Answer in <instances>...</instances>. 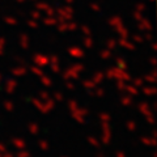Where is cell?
Segmentation results:
<instances>
[{
	"mask_svg": "<svg viewBox=\"0 0 157 157\" xmlns=\"http://www.w3.org/2000/svg\"><path fill=\"white\" fill-rule=\"evenodd\" d=\"M2 157H14L12 153H8V152H4V153H2Z\"/></svg>",
	"mask_w": 157,
	"mask_h": 157,
	"instance_id": "cell-38",
	"label": "cell"
},
{
	"mask_svg": "<svg viewBox=\"0 0 157 157\" xmlns=\"http://www.w3.org/2000/svg\"><path fill=\"white\" fill-rule=\"evenodd\" d=\"M16 157H30V152L25 151V148L24 149H18V153Z\"/></svg>",
	"mask_w": 157,
	"mask_h": 157,
	"instance_id": "cell-24",
	"label": "cell"
},
{
	"mask_svg": "<svg viewBox=\"0 0 157 157\" xmlns=\"http://www.w3.org/2000/svg\"><path fill=\"white\" fill-rule=\"evenodd\" d=\"M0 157H2V153H0Z\"/></svg>",
	"mask_w": 157,
	"mask_h": 157,
	"instance_id": "cell-41",
	"label": "cell"
},
{
	"mask_svg": "<svg viewBox=\"0 0 157 157\" xmlns=\"http://www.w3.org/2000/svg\"><path fill=\"white\" fill-rule=\"evenodd\" d=\"M4 109H6L7 111H12V110L14 109L13 102H11V101H6V102H4Z\"/></svg>",
	"mask_w": 157,
	"mask_h": 157,
	"instance_id": "cell-26",
	"label": "cell"
},
{
	"mask_svg": "<svg viewBox=\"0 0 157 157\" xmlns=\"http://www.w3.org/2000/svg\"><path fill=\"white\" fill-rule=\"evenodd\" d=\"M54 100H55V101H59V102H60V101H63V100H64V96H63V94H62V93H60V92H56V93H55V94H54Z\"/></svg>",
	"mask_w": 157,
	"mask_h": 157,
	"instance_id": "cell-33",
	"label": "cell"
},
{
	"mask_svg": "<svg viewBox=\"0 0 157 157\" xmlns=\"http://www.w3.org/2000/svg\"><path fill=\"white\" fill-rule=\"evenodd\" d=\"M17 88V81L16 80H13V78H11V80H8L7 81V84H6V92L7 93H13L14 92V89Z\"/></svg>",
	"mask_w": 157,
	"mask_h": 157,
	"instance_id": "cell-7",
	"label": "cell"
},
{
	"mask_svg": "<svg viewBox=\"0 0 157 157\" xmlns=\"http://www.w3.org/2000/svg\"><path fill=\"white\" fill-rule=\"evenodd\" d=\"M102 143L104 144H109L111 140V130H110V124L109 122H102Z\"/></svg>",
	"mask_w": 157,
	"mask_h": 157,
	"instance_id": "cell-3",
	"label": "cell"
},
{
	"mask_svg": "<svg viewBox=\"0 0 157 157\" xmlns=\"http://www.w3.org/2000/svg\"><path fill=\"white\" fill-rule=\"evenodd\" d=\"M54 107H55V100H51V98H48V100H46L45 102H43V107L41 113L42 114H48Z\"/></svg>",
	"mask_w": 157,
	"mask_h": 157,
	"instance_id": "cell-5",
	"label": "cell"
},
{
	"mask_svg": "<svg viewBox=\"0 0 157 157\" xmlns=\"http://www.w3.org/2000/svg\"><path fill=\"white\" fill-rule=\"evenodd\" d=\"M52 66H51V70L54 73H59L60 72V70H59V66H58V59L56 58H52Z\"/></svg>",
	"mask_w": 157,
	"mask_h": 157,
	"instance_id": "cell-21",
	"label": "cell"
},
{
	"mask_svg": "<svg viewBox=\"0 0 157 157\" xmlns=\"http://www.w3.org/2000/svg\"><path fill=\"white\" fill-rule=\"evenodd\" d=\"M141 143L148 147H155V136L148 137V136H141Z\"/></svg>",
	"mask_w": 157,
	"mask_h": 157,
	"instance_id": "cell-10",
	"label": "cell"
},
{
	"mask_svg": "<svg viewBox=\"0 0 157 157\" xmlns=\"http://www.w3.org/2000/svg\"><path fill=\"white\" fill-rule=\"evenodd\" d=\"M88 141H89V144L92 147H94V148H100V141H98L94 136H88Z\"/></svg>",
	"mask_w": 157,
	"mask_h": 157,
	"instance_id": "cell-20",
	"label": "cell"
},
{
	"mask_svg": "<svg viewBox=\"0 0 157 157\" xmlns=\"http://www.w3.org/2000/svg\"><path fill=\"white\" fill-rule=\"evenodd\" d=\"M29 132H30L32 135H38V132H39V126L37 123H30L29 124Z\"/></svg>",
	"mask_w": 157,
	"mask_h": 157,
	"instance_id": "cell-13",
	"label": "cell"
},
{
	"mask_svg": "<svg viewBox=\"0 0 157 157\" xmlns=\"http://www.w3.org/2000/svg\"><path fill=\"white\" fill-rule=\"evenodd\" d=\"M84 70V67L82 66H75L70 68L68 71H66L64 73H63V78L64 80H70V78H77L78 76H80V72Z\"/></svg>",
	"mask_w": 157,
	"mask_h": 157,
	"instance_id": "cell-2",
	"label": "cell"
},
{
	"mask_svg": "<svg viewBox=\"0 0 157 157\" xmlns=\"http://www.w3.org/2000/svg\"><path fill=\"white\" fill-rule=\"evenodd\" d=\"M92 80L94 81V84H96V85H97V84H101V82L105 80V73H102V72H97V73H94V75H93V77H92Z\"/></svg>",
	"mask_w": 157,
	"mask_h": 157,
	"instance_id": "cell-9",
	"label": "cell"
},
{
	"mask_svg": "<svg viewBox=\"0 0 157 157\" xmlns=\"http://www.w3.org/2000/svg\"><path fill=\"white\" fill-rule=\"evenodd\" d=\"M117 157H126V155L123 153V152L119 151V152H117Z\"/></svg>",
	"mask_w": 157,
	"mask_h": 157,
	"instance_id": "cell-39",
	"label": "cell"
},
{
	"mask_svg": "<svg viewBox=\"0 0 157 157\" xmlns=\"http://www.w3.org/2000/svg\"><path fill=\"white\" fill-rule=\"evenodd\" d=\"M139 111L145 117V119H148V122L151 124H153V115H152V111L149 110V105L148 104H140L139 105Z\"/></svg>",
	"mask_w": 157,
	"mask_h": 157,
	"instance_id": "cell-4",
	"label": "cell"
},
{
	"mask_svg": "<svg viewBox=\"0 0 157 157\" xmlns=\"http://www.w3.org/2000/svg\"><path fill=\"white\" fill-rule=\"evenodd\" d=\"M126 127H127V130H128V131H135L136 130V123L134 121H128L126 123Z\"/></svg>",
	"mask_w": 157,
	"mask_h": 157,
	"instance_id": "cell-23",
	"label": "cell"
},
{
	"mask_svg": "<svg viewBox=\"0 0 157 157\" xmlns=\"http://www.w3.org/2000/svg\"><path fill=\"white\" fill-rule=\"evenodd\" d=\"M143 92H144V94H147V96H153L156 93V88L155 86H144Z\"/></svg>",
	"mask_w": 157,
	"mask_h": 157,
	"instance_id": "cell-19",
	"label": "cell"
},
{
	"mask_svg": "<svg viewBox=\"0 0 157 157\" xmlns=\"http://www.w3.org/2000/svg\"><path fill=\"white\" fill-rule=\"evenodd\" d=\"M100 119L102 122H110V115L107 114V113H102V114L100 115Z\"/></svg>",
	"mask_w": 157,
	"mask_h": 157,
	"instance_id": "cell-32",
	"label": "cell"
},
{
	"mask_svg": "<svg viewBox=\"0 0 157 157\" xmlns=\"http://www.w3.org/2000/svg\"><path fill=\"white\" fill-rule=\"evenodd\" d=\"M41 77V82L45 86H51L52 85V81H51V78L50 77H47V76H45V75H42V76H39Z\"/></svg>",
	"mask_w": 157,
	"mask_h": 157,
	"instance_id": "cell-18",
	"label": "cell"
},
{
	"mask_svg": "<svg viewBox=\"0 0 157 157\" xmlns=\"http://www.w3.org/2000/svg\"><path fill=\"white\" fill-rule=\"evenodd\" d=\"M124 86H126V81L123 80H117V88L119 90H124Z\"/></svg>",
	"mask_w": 157,
	"mask_h": 157,
	"instance_id": "cell-29",
	"label": "cell"
},
{
	"mask_svg": "<svg viewBox=\"0 0 157 157\" xmlns=\"http://www.w3.org/2000/svg\"><path fill=\"white\" fill-rule=\"evenodd\" d=\"M143 80L151 82V84H155V81H156V72H152L151 75H145L143 77Z\"/></svg>",
	"mask_w": 157,
	"mask_h": 157,
	"instance_id": "cell-16",
	"label": "cell"
},
{
	"mask_svg": "<svg viewBox=\"0 0 157 157\" xmlns=\"http://www.w3.org/2000/svg\"><path fill=\"white\" fill-rule=\"evenodd\" d=\"M34 62H36L38 66H46L48 63L47 58H45V56H36L34 58Z\"/></svg>",
	"mask_w": 157,
	"mask_h": 157,
	"instance_id": "cell-14",
	"label": "cell"
},
{
	"mask_svg": "<svg viewBox=\"0 0 157 157\" xmlns=\"http://www.w3.org/2000/svg\"><path fill=\"white\" fill-rule=\"evenodd\" d=\"M106 77L109 78H117V80H123V81H130L131 80V76L130 73H127L126 70H122V68H111V70H109L106 72Z\"/></svg>",
	"mask_w": 157,
	"mask_h": 157,
	"instance_id": "cell-1",
	"label": "cell"
},
{
	"mask_svg": "<svg viewBox=\"0 0 157 157\" xmlns=\"http://www.w3.org/2000/svg\"><path fill=\"white\" fill-rule=\"evenodd\" d=\"M11 143H12V145L14 147V148H17V149H24L26 147V143L22 139H20V137H13V139L11 140Z\"/></svg>",
	"mask_w": 157,
	"mask_h": 157,
	"instance_id": "cell-6",
	"label": "cell"
},
{
	"mask_svg": "<svg viewBox=\"0 0 157 157\" xmlns=\"http://www.w3.org/2000/svg\"><path fill=\"white\" fill-rule=\"evenodd\" d=\"M117 63H118V67L122 68V70H126V68H127V63L123 60V59H118Z\"/></svg>",
	"mask_w": 157,
	"mask_h": 157,
	"instance_id": "cell-30",
	"label": "cell"
},
{
	"mask_svg": "<svg viewBox=\"0 0 157 157\" xmlns=\"http://www.w3.org/2000/svg\"><path fill=\"white\" fill-rule=\"evenodd\" d=\"M94 96H97V97H104L105 96V89H102V88H98V89H96V92H94Z\"/></svg>",
	"mask_w": 157,
	"mask_h": 157,
	"instance_id": "cell-34",
	"label": "cell"
},
{
	"mask_svg": "<svg viewBox=\"0 0 157 157\" xmlns=\"http://www.w3.org/2000/svg\"><path fill=\"white\" fill-rule=\"evenodd\" d=\"M71 114H72V118L75 119L77 123H80V124H82V123H85V117H82V115H80L77 111H71Z\"/></svg>",
	"mask_w": 157,
	"mask_h": 157,
	"instance_id": "cell-11",
	"label": "cell"
},
{
	"mask_svg": "<svg viewBox=\"0 0 157 157\" xmlns=\"http://www.w3.org/2000/svg\"><path fill=\"white\" fill-rule=\"evenodd\" d=\"M12 73L14 76H25L26 75V70L25 68H22V67H18V68H13L12 70Z\"/></svg>",
	"mask_w": 157,
	"mask_h": 157,
	"instance_id": "cell-12",
	"label": "cell"
},
{
	"mask_svg": "<svg viewBox=\"0 0 157 157\" xmlns=\"http://www.w3.org/2000/svg\"><path fill=\"white\" fill-rule=\"evenodd\" d=\"M0 81H2V75H0Z\"/></svg>",
	"mask_w": 157,
	"mask_h": 157,
	"instance_id": "cell-40",
	"label": "cell"
},
{
	"mask_svg": "<svg viewBox=\"0 0 157 157\" xmlns=\"http://www.w3.org/2000/svg\"><path fill=\"white\" fill-rule=\"evenodd\" d=\"M68 107H70L71 111H75L77 107H78V105H77L76 101H70V102H68Z\"/></svg>",
	"mask_w": 157,
	"mask_h": 157,
	"instance_id": "cell-28",
	"label": "cell"
},
{
	"mask_svg": "<svg viewBox=\"0 0 157 157\" xmlns=\"http://www.w3.org/2000/svg\"><path fill=\"white\" fill-rule=\"evenodd\" d=\"M32 102H33V105L36 106V107H37V109H38L39 111L42 110V107H43V102H41V101H39V98H33V100H32Z\"/></svg>",
	"mask_w": 157,
	"mask_h": 157,
	"instance_id": "cell-22",
	"label": "cell"
},
{
	"mask_svg": "<svg viewBox=\"0 0 157 157\" xmlns=\"http://www.w3.org/2000/svg\"><path fill=\"white\" fill-rule=\"evenodd\" d=\"M121 102H122V105L123 106H130V105H132V98H131V96L128 94V96H123L121 98Z\"/></svg>",
	"mask_w": 157,
	"mask_h": 157,
	"instance_id": "cell-15",
	"label": "cell"
},
{
	"mask_svg": "<svg viewBox=\"0 0 157 157\" xmlns=\"http://www.w3.org/2000/svg\"><path fill=\"white\" fill-rule=\"evenodd\" d=\"M82 86L86 88V89H94L96 88V84L93 80H84L82 81Z\"/></svg>",
	"mask_w": 157,
	"mask_h": 157,
	"instance_id": "cell-17",
	"label": "cell"
},
{
	"mask_svg": "<svg viewBox=\"0 0 157 157\" xmlns=\"http://www.w3.org/2000/svg\"><path fill=\"white\" fill-rule=\"evenodd\" d=\"M38 97H39V100H42V101H46V100H48V98H50V94H48L47 92H39Z\"/></svg>",
	"mask_w": 157,
	"mask_h": 157,
	"instance_id": "cell-27",
	"label": "cell"
},
{
	"mask_svg": "<svg viewBox=\"0 0 157 157\" xmlns=\"http://www.w3.org/2000/svg\"><path fill=\"white\" fill-rule=\"evenodd\" d=\"M124 92L128 93L130 96H137V94H139V90H137V88H136L135 85H128V84H126Z\"/></svg>",
	"mask_w": 157,
	"mask_h": 157,
	"instance_id": "cell-8",
	"label": "cell"
},
{
	"mask_svg": "<svg viewBox=\"0 0 157 157\" xmlns=\"http://www.w3.org/2000/svg\"><path fill=\"white\" fill-rule=\"evenodd\" d=\"M32 72L34 73V75H37V76H42L43 75V72L37 67H32Z\"/></svg>",
	"mask_w": 157,
	"mask_h": 157,
	"instance_id": "cell-35",
	"label": "cell"
},
{
	"mask_svg": "<svg viewBox=\"0 0 157 157\" xmlns=\"http://www.w3.org/2000/svg\"><path fill=\"white\" fill-rule=\"evenodd\" d=\"M132 82H134V84H132V85H135L136 88L137 86H143V84H144V80H143V78H135V80L134 81H132Z\"/></svg>",
	"mask_w": 157,
	"mask_h": 157,
	"instance_id": "cell-31",
	"label": "cell"
},
{
	"mask_svg": "<svg viewBox=\"0 0 157 157\" xmlns=\"http://www.w3.org/2000/svg\"><path fill=\"white\" fill-rule=\"evenodd\" d=\"M62 157H66V156H62Z\"/></svg>",
	"mask_w": 157,
	"mask_h": 157,
	"instance_id": "cell-42",
	"label": "cell"
},
{
	"mask_svg": "<svg viewBox=\"0 0 157 157\" xmlns=\"http://www.w3.org/2000/svg\"><path fill=\"white\" fill-rule=\"evenodd\" d=\"M38 145H39V148H41L42 151H47L48 149V143L46 140H39L38 141Z\"/></svg>",
	"mask_w": 157,
	"mask_h": 157,
	"instance_id": "cell-25",
	"label": "cell"
},
{
	"mask_svg": "<svg viewBox=\"0 0 157 157\" xmlns=\"http://www.w3.org/2000/svg\"><path fill=\"white\" fill-rule=\"evenodd\" d=\"M4 152H7V148H6V145L0 143V153H4Z\"/></svg>",
	"mask_w": 157,
	"mask_h": 157,
	"instance_id": "cell-37",
	"label": "cell"
},
{
	"mask_svg": "<svg viewBox=\"0 0 157 157\" xmlns=\"http://www.w3.org/2000/svg\"><path fill=\"white\" fill-rule=\"evenodd\" d=\"M66 86H67V89H70V90L75 89V84H73L72 81H70V80H67V82H66Z\"/></svg>",
	"mask_w": 157,
	"mask_h": 157,
	"instance_id": "cell-36",
	"label": "cell"
}]
</instances>
